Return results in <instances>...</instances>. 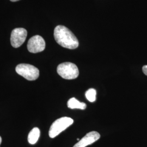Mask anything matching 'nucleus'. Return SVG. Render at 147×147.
<instances>
[{
  "mask_svg": "<svg viewBox=\"0 0 147 147\" xmlns=\"http://www.w3.org/2000/svg\"><path fill=\"white\" fill-rule=\"evenodd\" d=\"M54 38L56 42L62 47L75 49L79 47L77 38L67 27L58 25L55 28Z\"/></svg>",
  "mask_w": 147,
  "mask_h": 147,
  "instance_id": "obj_1",
  "label": "nucleus"
},
{
  "mask_svg": "<svg viewBox=\"0 0 147 147\" xmlns=\"http://www.w3.org/2000/svg\"><path fill=\"white\" fill-rule=\"evenodd\" d=\"M58 75L66 80L76 79L79 75V69L73 63L64 62L58 65L57 68Z\"/></svg>",
  "mask_w": 147,
  "mask_h": 147,
  "instance_id": "obj_2",
  "label": "nucleus"
},
{
  "mask_svg": "<svg viewBox=\"0 0 147 147\" xmlns=\"http://www.w3.org/2000/svg\"><path fill=\"white\" fill-rule=\"evenodd\" d=\"M74 121L69 117H64L55 121L50 128L49 135L51 138H55L62 132L73 124Z\"/></svg>",
  "mask_w": 147,
  "mask_h": 147,
  "instance_id": "obj_3",
  "label": "nucleus"
},
{
  "mask_svg": "<svg viewBox=\"0 0 147 147\" xmlns=\"http://www.w3.org/2000/svg\"><path fill=\"white\" fill-rule=\"evenodd\" d=\"M16 72L29 81L37 80L39 76V70L34 66L28 64H18L16 68Z\"/></svg>",
  "mask_w": 147,
  "mask_h": 147,
  "instance_id": "obj_4",
  "label": "nucleus"
},
{
  "mask_svg": "<svg viewBox=\"0 0 147 147\" xmlns=\"http://www.w3.org/2000/svg\"><path fill=\"white\" fill-rule=\"evenodd\" d=\"M27 32L25 28H16L11 33V46L18 48L21 46L26 39Z\"/></svg>",
  "mask_w": 147,
  "mask_h": 147,
  "instance_id": "obj_5",
  "label": "nucleus"
},
{
  "mask_svg": "<svg viewBox=\"0 0 147 147\" xmlns=\"http://www.w3.org/2000/svg\"><path fill=\"white\" fill-rule=\"evenodd\" d=\"M45 42L42 37L36 35L32 37L27 43V49L31 53H40L45 50Z\"/></svg>",
  "mask_w": 147,
  "mask_h": 147,
  "instance_id": "obj_6",
  "label": "nucleus"
},
{
  "mask_svg": "<svg viewBox=\"0 0 147 147\" xmlns=\"http://www.w3.org/2000/svg\"><path fill=\"white\" fill-rule=\"evenodd\" d=\"M100 137V135L98 132H89L75 144L73 147H86L98 141Z\"/></svg>",
  "mask_w": 147,
  "mask_h": 147,
  "instance_id": "obj_7",
  "label": "nucleus"
},
{
  "mask_svg": "<svg viewBox=\"0 0 147 147\" xmlns=\"http://www.w3.org/2000/svg\"><path fill=\"white\" fill-rule=\"evenodd\" d=\"M68 107L69 109H81V110H84L86 108V104L84 102H81L79 100H77L75 98H72L70 99L67 103Z\"/></svg>",
  "mask_w": 147,
  "mask_h": 147,
  "instance_id": "obj_8",
  "label": "nucleus"
},
{
  "mask_svg": "<svg viewBox=\"0 0 147 147\" xmlns=\"http://www.w3.org/2000/svg\"><path fill=\"white\" fill-rule=\"evenodd\" d=\"M40 130L38 127L33 128L28 134V141L31 144H34L37 143L40 137Z\"/></svg>",
  "mask_w": 147,
  "mask_h": 147,
  "instance_id": "obj_9",
  "label": "nucleus"
},
{
  "mask_svg": "<svg viewBox=\"0 0 147 147\" xmlns=\"http://www.w3.org/2000/svg\"><path fill=\"white\" fill-rule=\"evenodd\" d=\"M96 91L95 89L90 88L86 92V97L90 102H94L96 100Z\"/></svg>",
  "mask_w": 147,
  "mask_h": 147,
  "instance_id": "obj_10",
  "label": "nucleus"
},
{
  "mask_svg": "<svg viewBox=\"0 0 147 147\" xmlns=\"http://www.w3.org/2000/svg\"><path fill=\"white\" fill-rule=\"evenodd\" d=\"M142 71H143V73L147 76V65H144L142 67Z\"/></svg>",
  "mask_w": 147,
  "mask_h": 147,
  "instance_id": "obj_11",
  "label": "nucleus"
},
{
  "mask_svg": "<svg viewBox=\"0 0 147 147\" xmlns=\"http://www.w3.org/2000/svg\"><path fill=\"white\" fill-rule=\"evenodd\" d=\"M11 2H16V1H20V0H10Z\"/></svg>",
  "mask_w": 147,
  "mask_h": 147,
  "instance_id": "obj_12",
  "label": "nucleus"
},
{
  "mask_svg": "<svg viewBox=\"0 0 147 147\" xmlns=\"http://www.w3.org/2000/svg\"><path fill=\"white\" fill-rule=\"evenodd\" d=\"M1 142H2V138H1V137L0 136V144H1Z\"/></svg>",
  "mask_w": 147,
  "mask_h": 147,
  "instance_id": "obj_13",
  "label": "nucleus"
}]
</instances>
